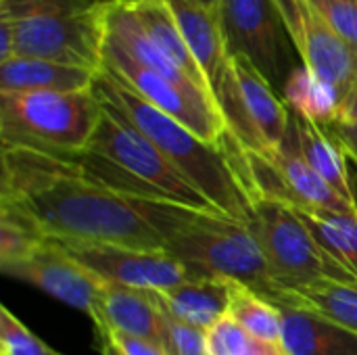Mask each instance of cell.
Instances as JSON below:
<instances>
[{
  "mask_svg": "<svg viewBox=\"0 0 357 355\" xmlns=\"http://www.w3.org/2000/svg\"><path fill=\"white\" fill-rule=\"evenodd\" d=\"M0 205L21 213L46 239L163 251L146 199L92 182L71 157L2 146Z\"/></svg>",
  "mask_w": 357,
  "mask_h": 355,
  "instance_id": "1",
  "label": "cell"
},
{
  "mask_svg": "<svg viewBox=\"0 0 357 355\" xmlns=\"http://www.w3.org/2000/svg\"><path fill=\"white\" fill-rule=\"evenodd\" d=\"M92 90L146 136L220 213L249 222L253 197L245 178L243 149L228 130L220 142H207L105 71H98Z\"/></svg>",
  "mask_w": 357,
  "mask_h": 355,
  "instance_id": "2",
  "label": "cell"
},
{
  "mask_svg": "<svg viewBox=\"0 0 357 355\" xmlns=\"http://www.w3.org/2000/svg\"><path fill=\"white\" fill-rule=\"evenodd\" d=\"M146 216L172 255L195 278L241 282L274 301L278 289L249 226L224 213L146 201Z\"/></svg>",
  "mask_w": 357,
  "mask_h": 355,
  "instance_id": "3",
  "label": "cell"
},
{
  "mask_svg": "<svg viewBox=\"0 0 357 355\" xmlns=\"http://www.w3.org/2000/svg\"><path fill=\"white\" fill-rule=\"evenodd\" d=\"M100 105L102 117L86 151L71 157L92 182L132 199L220 213L115 107Z\"/></svg>",
  "mask_w": 357,
  "mask_h": 355,
  "instance_id": "4",
  "label": "cell"
},
{
  "mask_svg": "<svg viewBox=\"0 0 357 355\" xmlns=\"http://www.w3.org/2000/svg\"><path fill=\"white\" fill-rule=\"evenodd\" d=\"M102 105L84 92H0L2 146H21L59 157L86 151Z\"/></svg>",
  "mask_w": 357,
  "mask_h": 355,
  "instance_id": "5",
  "label": "cell"
},
{
  "mask_svg": "<svg viewBox=\"0 0 357 355\" xmlns=\"http://www.w3.org/2000/svg\"><path fill=\"white\" fill-rule=\"evenodd\" d=\"M247 226L264 253L278 295L320 282H357L316 243L293 207L257 197Z\"/></svg>",
  "mask_w": 357,
  "mask_h": 355,
  "instance_id": "6",
  "label": "cell"
},
{
  "mask_svg": "<svg viewBox=\"0 0 357 355\" xmlns=\"http://www.w3.org/2000/svg\"><path fill=\"white\" fill-rule=\"evenodd\" d=\"M218 19L230 56H245L282 94L301 65L276 0H220Z\"/></svg>",
  "mask_w": 357,
  "mask_h": 355,
  "instance_id": "7",
  "label": "cell"
},
{
  "mask_svg": "<svg viewBox=\"0 0 357 355\" xmlns=\"http://www.w3.org/2000/svg\"><path fill=\"white\" fill-rule=\"evenodd\" d=\"M232 69L215 92V105L234 140L255 153L280 149L291 111L272 84L245 56H230Z\"/></svg>",
  "mask_w": 357,
  "mask_h": 355,
  "instance_id": "8",
  "label": "cell"
},
{
  "mask_svg": "<svg viewBox=\"0 0 357 355\" xmlns=\"http://www.w3.org/2000/svg\"><path fill=\"white\" fill-rule=\"evenodd\" d=\"M105 10L107 4H92L13 21L15 56L100 71L107 36Z\"/></svg>",
  "mask_w": 357,
  "mask_h": 355,
  "instance_id": "9",
  "label": "cell"
},
{
  "mask_svg": "<svg viewBox=\"0 0 357 355\" xmlns=\"http://www.w3.org/2000/svg\"><path fill=\"white\" fill-rule=\"evenodd\" d=\"M100 71L134 90L165 115L184 123L199 138L207 142H220L226 134V123L220 115V109L207 94L182 88L172 80L142 67L109 36H105Z\"/></svg>",
  "mask_w": 357,
  "mask_h": 355,
  "instance_id": "10",
  "label": "cell"
},
{
  "mask_svg": "<svg viewBox=\"0 0 357 355\" xmlns=\"http://www.w3.org/2000/svg\"><path fill=\"white\" fill-rule=\"evenodd\" d=\"M48 241L61 247L69 257L90 270L105 285H117L136 291H165L190 278L186 268L165 251L111 243Z\"/></svg>",
  "mask_w": 357,
  "mask_h": 355,
  "instance_id": "11",
  "label": "cell"
},
{
  "mask_svg": "<svg viewBox=\"0 0 357 355\" xmlns=\"http://www.w3.org/2000/svg\"><path fill=\"white\" fill-rule=\"evenodd\" d=\"M301 63L341 98L357 80V52L347 46L310 0H276Z\"/></svg>",
  "mask_w": 357,
  "mask_h": 355,
  "instance_id": "12",
  "label": "cell"
},
{
  "mask_svg": "<svg viewBox=\"0 0 357 355\" xmlns=\"http://www.w3.org/2000/svg\"><path fill=\"white\" fill-rule=\"evenodd\" d=\"M0 268L6 276L27 282L56 301L86 314L92 312L105 287L100 278H96L48 239L23 259Z\"/></svg>",
  "mask_w": 357,
  "mask_h": 355,
  "instance_id": "13",
  "label": "cell"
},
{
  "mask_svg": "<svg viewBox=\"0 0 357 355\" xmlns=\"http://www.w3.org/2000/svg\"><path fill=\"white\" fill-rule=\"evenodd\" d=\"M88 316L92 318L96 331H115L142 337L165 349V314L157 305L151 291L105 285Z\"/></svg>",
  "mask_w": 357,
  "mask_h": 355,
  "instance_id": "14",
  "label": "cell"
},
{
  "mask_svg": "<svg viewBox=\"0 0 357 355\" xmlns=\"http://www.w3.org/2000/svg\"><path fill=\"white\" fill-rule=\"evenodd\" d=\"M167 4L172 6L184 40L195 61L199 63L215 100V92L232 69V59L226 48L218 10H209L197 0H167Z\"/></svg>",
  "mask_w": 357,
  "mask_h": 355,
  "instance_id": "15",
  "label": "cell"
},
{
  "mask_svg": "<svg viewBox=\"0 0 357 355\" xmlns=\"http://www.w3.org/2000/svg\"><path fill=\"white\" fill-rule=\"evenodd\" d=\"M282 318L287 355H357V333L293 303H274Z\"/></svg>",
  "mask_w": 357,
  "mask_h": 355,
  "instance_id": "16",
  "label": "cell"
},
{
  "mask_svg": "<svg viewBox=\"0 0 357 355\" xmlns=\"http://www.w3.org/2000/svg\"><path fill=\"white\" fill-rule=\"evenodd\" d=\"M232 282L234 280L226 278L190 276L172 289L151 293L163 314L186 326L207 333L218 320L228 316Z\"/></svg>",
  "mask_w": 357,
  "mask_h": 355,
  "instance_id": "17",
  "label": "cell"
},
{
  "mask_svg": "<svg viewBox=\"0 0 357 355\" xmlns=\"http://www.w3.org/2000/svg\"><path fill=\"white\" fill-rule=\"evenodd\" d=\"M291 111V109H289ZM289 138L303 161L347 203L357 205L347 172V155L341 144L318 123L291 111Z\"/></svg>",
  "mask_w": 357,
  "mask_h": 355,
  "instance_id": "18",
  "label": "cell"
},
{
  "mask_svg": "<svg viewBox=\"0 0 357 355\" xmlns=\"http://www.w3.org/2000/svg\"><path fill=\"white\" fill-rule=\"evenodd\" d=\"M96 77L92 69L29 56L0 63V92H84L94 88Z\"/></svg>",
  "mask_w": 357,
  "mask_h": 355,
  "instance_id": "19",
  "label": "cell"
},
{
  "mask_svg": "<svg viewBox=\"0 0 357 355\" xmlns=\"http://www.w3.org/2000/svg\"><path fill=\"white\" fill-rule=\"evenodd\" d=\"M132 8L138 17L140 25L144 27L146 36L155 42V46L174 65H178L197 88H201L205 94L211 96L209 84H207L199 63L192 56V52L184 40V33L178 25V19H176L172 6L167 4V0H142V2H134Z\"/></svg>",
  "mask_w": 357,
  "mask_h": 355,
  "instance_id": "20",
  "label": "cell"
},
{
  "mask_svg": "<svg viewBox=\"0 0 357 355\" xmlns=\"http://www.w3.org/2000/svg\"><path fill=\"white\" fill-rule=\"evenodd\" d=\"M282 100L291 111L322 128H328L339 119L343 105L341 94L331 84L316 77L303 63L289 77L282 90Z\"/></svg>",
  "mask_w": 357,
  "mask_h": 355,
  "instance_id": "21",
  "label": "cell"
},
{
  "mask_svg": "<svg viewBox=\"0 0 357 355\" xmlns=\"http://www.w3.org/2000/svg\"><path fill=\"white\" fill-rule=\"evenodd\" d=\"M295 211L310 228L316 243L357 280V213Z\"/></svg>",
  "mask_w": 357,
  "mask_h": 355,
  "instance_id": "22",
  "label": "cell"
},
{
  "mask_svg": "<svg viewBox=\"0 0 357 355\" xmlns=\"http://www.w3.org/2000/svg\"><path fill=\"white\" fill-rule=\"evenodd\" d=\"M272 303H293L357 333V282H320L295 293H280Z\"/></svg>",
  "mask_w": 357,
  "mask_h": 355,
  "instance_id": "23",
  "label": "cell"
},
{
  "mask_svg": "<svg viewBox=\"0 0 357 355\" xmlns=\"http://www.w3.org/2000/svg\"><path fill=\"white\" fill-rule=\"evenodd\" d=\"M228 316L236 320L251 337L270 341V343H280L282 318H280L278 308L241 282L230 285Z\"/></svg>",
  "mask_w": 357,
  "mask_h": 355,
  "instance_id": "24",
  "label": "cell"
},
{
  "mask_svg": "<svg viewBox=\"0 0 357 355\" xmlns=\"http://www.w3.org/2000/svg\"><path fill=\"white\" fill-rule=\"evenodd\" d=\"M44 241L46 236L21 213L0 205V266L23 259Z\"/></svg>",
  "mask_w": 357,
  "mask_h": 355,
  "instance_id": "25",
  "label": "cell"
},
{
  "mask_svg": "<svg viewBox=\"0 0 357 355\" xmlns=\"http://www.w3.org/2000/svg\"><path fill=\"white\" fill-rule=\"evenodd\" d=\"M0 355H61L36 337L8 308L0 310Z\"/></svg>",
  "mask_w": 357,
  "mask_h": 355,
  "instance_id": "26",
  "label": "cell"
},
{
  "mask_svg": "<svg viewBox=\"0 0 357 355\" xmlns=\"http://www.w3.org/2000/svg\"><path fill=\"white\" fill-rule=\"evenodd\" d=\"M335 33L357 52V0H310Z\"/></svg>",
  "mask_w": 357,
  "mask_h": 355,
  "instance_id": "27",
  "label": "cell"
},
{
  "mask_svg": "<svg viewBox=\"0 0 357 355\" xmlns=\"http://www.w3.org/2000/svg\"><path fill=\"white\" fill-rule=\"evenodd\" d=\"M207 347L211 355H241L251 335L230 316L218 320L207 333Z\"/></svg>",
  "mask_w": 357,
  "mask_h": 355,
  "instance_id": "28",
  "label": "cell"
},
{
  "mask_svg": "<svg viewBox=\"0 0 357 355\" xmlns=\"http://www.w3.org/2000/svg\"><path fill=\"white\" fill-rule=\"evenodd\" d=\"M165 352L169 355H211L207 347V337L203 331L186 326L165 314Z\"/></svg>",
  "mask_w": 357,
  "mask_h": 355,
  "instance_id": "29",
  "label": "cell"
},
{
  "mask_svg": "<svg viewBox=\"0 0 357 355\" xmlns=\"http://www.w3.org/2000/svg\"><path fill=\"white\" fill-rule=\"evenodd\" d=\"M102 345L113 349L117 355H169L161 345L142 339V337H132L115 331H98Z\"/></svg>",
  "mask_w": 357,
  "mask_h": 355,
  "instance_id": "30",
  "label": "cell"
},
{
  "mask_svg": "<svg viewBox=\"0 0 357 355\" xmlns=\"http://www.w3.org/2000/svg\"><path fill=\"white\" fill-rule=\"evenodd\" d=\"M345 151L347 159H351L357 165V121H343L337 119L328 128H324Z\"/></svg>",
  "mask_w": 357,
  "mask_h": 355,
  "instance_id": "31",
  "label": "cell"
},
{
  "mask_svg": "<svg viewBox=\"0 0 357 355\" xmlns=\"http://www.w3.org/2000/svg\"><path fill=\"white\" fill-rule=\"evenodd\" d=\"M15 56V25L8 19H0V63Z\"/></svg>",
  "mask_w": 357,
  "mask_h": 355,
  "instance_id": "32",
  "label": "cell"
},
{
  "mask_svg": "<svg viewBox=\"0 0 357 355\" xmlns=\"http://www.w3.org/2000/svg\"><path fill=\"white\" fill-rule=\"evenodd\" d=\"M241 355H287V352L280 343H270V341L251 337Z\"/></svg>",
  "mask_w": 357,
  "mask_h": 355,
  "instance_id": "33",
  "label": "cell"
},
{
  "mask_svg": "<svg viewBox=\"0 0 357 355\" xmlns=\"http://www.w3.org/2000/svg\"><path fill=\"white\" fill-rule=\"evenodd\" d=\"M339 119H343V121H357V80L356 84L351 86V90L343 98Z\"/></svg>",
  "mask_w": 357,
  "mask_h": 355,
  "instance_id": "34",
  "label": "cell"
},
{
  "mask_svg": "<svg viewBox=\"0 0 357 355\" xmlns=\"http://www.w3.org/2000/svg\"><path fill=\"white\" fill-rule=\"evenodd\" d=\"M199 4H203L205 8H209V10H218V4H220V0H197Z\"/></svg>",
  "mask_w": 357,
  "mask_h": 355,
  "instance_id": "35",
  "label": "cell"
},
{
  "mask_svg": "<svg viewBox=\"0 0 357 355\" xmlns=\"http://www.w3.org/2000/svg\"><path fill=\"white\" fill-rule=\"evenodd\" d=\"M94 4H111V2H128V4H134V2H142V0H92Z\"/></svg>",
  "mask_w": 357,
  "mask_h": 355,
  "instance_id": "36",
  "label": "cell"
},
{
  "mask_svg": "<svg viewBox=\"0 0 357 355\" xmlns=\"http://www.w3.org/2000/svg\"><path fill=\"white\" fill-rule=\"evenodd\" d=\"M102 349H105V355H117L113 349H109V347H105V345H102Z\"/></svg>",
  "mask_w": 357,
  "mask_h": 355,
  "instance_id": "37",
  "label": "cell"
}]
</instances>
